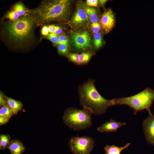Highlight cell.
Instances as JSON below:
<instances>
[{"mask_svg": "<svg viewBox=\"0 0 154 154\" xmlns=\"http://www.w3.org/2000/svg\"><path fill=\"white\" fill-rule=\"evenodd\" d=\"M14 114L7 104L0 107V116L10 119Z\"/></svg>", "mask_w": 154, "mask_h": 154, "instance_id": "obj_16", "label": "cell"}, {"mask_svg": "<svg viewBox=\"0 0 154 154\" xmlns=\"http://www.w3.org/2000/svg\"><path fill=\"white\" fill-rule=\"evenodd\" d=\"M79 54L75 53H71L68 56L69 60L75 64L79 65Z\"/></svg>", "mask_w": 154, "mask_h": 154, "instance_id": "obj_23", "label": "cell"}, {"mask_svg": "<svg viewBox=\"0 0 154 154\" xmlns=\"http://www.w3.org/2000/svg\"><path fill=\"white\" fill-rule=\"evenodd\" d=\"M7 148L11 154H22L25 150L22 142L16 139L11 140Z\"/></svg>", "mask_w": 154, "mask_h": 154, "instance_id": "obj_12", "label": "cell"}, {"mask_svg": "<svg viewBox=\"0 0 154 154\" xmlns=\"http://www.w3.org/2000/svg\"><path fill=\"white\" fill-rule=\"evenodd\" d=\"M54 27L55 26L53 25H50L48 27L49 32L50 33H54Z\"/></svg>", "mask_w": 154, "mask_h": 154, "instance_id": "obj_32", "label": "cell"}, {"mask_svg": "<svg viewBox=\"0 0 154 154\" xmlns=\"http://www.w3.org/2000/svg\"><path fill=\"white\" fill-rule=\"evenodd\" d=\"M114 106L125 105L132 109L136 115L140 111L150 110L154 100V90L147 87L141 92L132 96L113 99Z\"/></svg>", "mask_w": 154, "mask_h": 154, "instance_id": "obj_4", "label": "cell"}, {"mask_svg": "<svg viewBox=\"0 0 154 154\" xmlns=\"http://www.w3.org/2000/svg\"><path fill=\"white\" fill-rule=\"evenodd\" d=\"M63 32L61 28L59 26H55L54 33L58 35L62 33Z\"/></svg>", "mask_w": 154, "mask_h": 154, "instance_id": "obj_31", "label": "cell"}, {"mask_svg": "<svg viewBox=\"0 0 154 154\" xmlns=\"http://www.w3.org/2000/svg\"><path fill=\"white\" fill-rule=\"evenodd\" d=\"M11 137L9 135L1 134L0 135V149L4 150L7 147L11 141Z\"/></svg>", "mask_w": 154, "mask_h": 154, "instance_id": "obj_17", "label": "cell"}, {"mask_svg": "<svg viewBox=\"0 0 154 154\" xmlns=\"http://www.w3.org/2000/svg\"><path fill=\"white\" fill-rule=\"evenodd\" d=\"M88 17L84 8L78 6L71 21V24L74 27L82 25L88 22Z\"/></svg>", "mask_w": 154, "mask_h": 154, "instance_id": "obj_11", "label": "cell"}, {"mask_svg": "<svg viewBox=\"0 0 154 154\" xmlns=\"http://www.w3.org/2000/svg\"><path fill=\"white\" fill-rule=\"evenodd\" d=\"M59 36L54 33H50L44 37V38L49 40L54 43L57 44Z\"/></svg>", "mask_w": 154, "mask_h": 154, "instance_id": "obj_22", "label": "cell"}, {"mask_svg": "<svg viewBox=\"0 0 154 154\" xmlns=\"http://www.w3.org/2000/svg\"><path fill=\"white\" fill-rule=\"evenodd\" d=\"M92 56V53L89 52H83L79 54V65L84 64L88 63Z\"/></svg>", "mask_w": 154, "mask_h": 154, "instance_id": "obj_18", "label": "cell"}, {"mask_svg": "<svg viewBox=\"0 0 154 154\" xmlns=\"http://www.w3.org/2000/svg\"><path fill=\"white\" fill-rule=\"evenodd\" d=\"M57 44H62L69 46V41L68 37L63 34L59 36Z\"/></svg>", "mask_w": 154, "mask_h": 154, "instance_id": "obj_24", "label": "cell"}, {"mask_svg": "<svg viewBox=\"0 0 154 154\" xmlns=\"http://www.w3.org/2000/svg\"><path fill=\"white\" fill-rule=\"evenodd\" d=\"M35 24V21L29 15L6 23L4 26V33L7 40L14 46L22 48L33 38Z\"/></svg>", "mask_w": 154, "mask_h": 154, "instance_id": "obj_3", "label": "cell"}, {"mask_svg": "<svg viewBox=\"0 0 154 154\" xmlns=\"http://www.w3.org/2000/svg\"><path fill=\"white\" fill-rule=\"evenodd\" d=\"M70 5L68 0L44 1L37 7L31 10L30 15L39 25L62 21L68 16Z\"/></svg>", "mask_w": 154, "mask_h": 154, "instance_id": "obj_2", "label": "cell"}, {"mask_svg": "<svg viewBox=\"0 0 154 154\" xmlns=\"http://www.w3.org/2000/svg\"><path fill=\"white\" fill-rule=\"evenodd\" d=\"M9 119L6 117L0 116V125H2L7 123Z\"/></svg>", "mask_w": 154, "mask_h": 154, "instance_id": "obj_29", "label": "cell"}, {"mask_svg": "<svg viewBox=\"0 0 154 154\" xmlns=\"http://www.w3.org/2000/svg\"><path fill=\"white\" fill-rule=\"evenodd\" d=\"M14 9L19 16L23 15L26 12L25 8L21 3H19L16 4L14 6Z\"/></svg>", "mask_w": 154, "mask_h": 154, "instance_id": "obj_20", "label": "cell"}, {"mask_svg": "<svg viewBox=\"0 0 154 154\" xmlns=\"http://www.w3.org/2000/svg\"><path fill=\"white\" fill-rule=\"evenodd\" d=\"M130 143H126L124 146L119 147L114 144L107 145L104 148L105 154H121L124 150L127 149L130 145Z\"/></svg>", "mask_w": 154, "mask_h": 154, "instance_id": "obj_14", "label": "cell"}, {"mask_svg": "<svg viewBox=\"0 0 154 154\" xmlns=\"http://www.w3.org/2000/svg\"><path fill=\"white\" fill-rule=\"evenodd\" d=\"M98 1L97 0H87L86 3L89 6L96 7L98 6Z\"/></svg>", "mask_w": 154, "mask_h": 154, "instance_id": "obj_28", "label": "cell"}, {"mask_svg": "<svg viewBox=\"0 0 154 154\" xmlns=\"http://www.w3.org/2000/svg\"><path fill=\"white\" fill-rule=\"evenodd\" d=\"M91 26L93 32L95 33H98L101 27L100 24L98 22L92 23Z\"/></svg>", "mask_w": 154, "mask_h": 154, "instance_id": "obj_27", "label": "cell"}, {"mask_svg": "<svg viewBox=\"0 0 154 154\" xmlns=\"http://www.w3.org/2000/svg\"><path fill=\"white\" fill-rule=\"evenodd\" d=\"M19 16L18 14L15 11H11L7 14L6 17L11 20L15 21L19 18Z\"/></svg>", "mask_w": 154, "mask_h": 154, "instance_id": "obj_25", "label": "cell"}, {"mask_svg": "<svg viewBox=\"0 0 154 154\" xmlns=\"http://www.w3.org/2000/svg\"><path fill=\"white\" fill-rule=\"evenodd\" d=\"M102 39L100 33H94V35L93 43L95 48L99 49L102 45Z\"/></svg>", "mask_w": 154, "mask_h": 154, "instance_id": "obj_19", "label": "cell"}, {"mask_svg": "<svg viewBox=\"0 0 154 154\" xmlns=\"http://www.w3.org/2000/svg\"><path fill=\"white\" fill-rule=\"evenodd\" d=\"M49 32L48 27L44 26L42 27L41 31V34L42 35L46 36L49 34Z\"/></svg>", "mask_w": 154, "mask_h": 154, "instance_id": "obj_30", "label": "cell"}, {"mask_svg": "<svg viewBox=\"0 0 154 154\" xmlns=\"http://www.w3.org/2000/svg\"><path fill=\"white\" fill-rule=\"evenodd\" d=\"M57 49L59 54L63 56L67 55L69 51L68 46L64 44H59Z\"/></svg>", "mask_w": 154, "mask_h": 154, "instance_id": "obj_21", "label": "cell"}, {"mask_svg": "<svg viewBox=\"0 0 154 154\" xmlns=\"http://www.w3.org/2000/svg\"><path fill=\"white\" fill-rule=\"evenodd\" d=\"M107 0H100L99 1V3L102 5H104L107 2Z\"/></svg>", "mask_w": 154, "mask_h": 154, "instance_id": "obj_33", "label": "cell"}, {"mask_svg": "<svg viewBox=\"0 0 154 154\" xmlns=\"http://www.w3.org/2000/svg\"><path fill=\"white\" fill-rule=\"evenodd\" d=\"M92 114L88 110L69 107L65 110L62 119L64 123L75 131L87 129L92 125Z\"/></svg>", "mask_w": 154, "mask_h": 154, "instance_id": "obj_5", "label": "cell"}, {"mask_svg": "<svg viewBox=\"0 0 154 154\" xmlns=\"http://www.w3.org/2000/svg\"><path fill=\"white\" fill-rule=\"evenodd\" d=\"M95 144L93 138L86 136H72L68 141L70 151L74 154H90Z\"/></svg>", "mask_w": 154, "mask_h": 154, "instance_id": "obj_6", "label": "cell"}, {"mask_svg": "<svg viewBox=\"0 0 154 154\" xmlns=\"http://www.w3.org/2000/svg\"><path fill=\"white\" fill-rule=\"evenodd\" d=\"M6 96L1 90L0 91V107L7 104Z\"/></svg>", "mask_w": 154, "mask_h": 154, "instance_id": "obj_26", "label": "cell"}, {"mask_svg": "<svg viewBox=\"0 0 154 154\" xmlns=\"http://www.w3.org/2000/svg\"><path fill=\"white\" fill-rule=\"evenodd\" d=\"M71 38L74 45L78 49L85 50L90 47L91 37L87 31L75 32L71 35Z\"/></svg>", "mask_w": 154, "mask_h": 154, "instance_id": "obj_7", "label": "cell"}, {"mask_svg": "<svg viewBox=\"0 0 154 154\" xmlns=\"http://www.w3.org/2000/svg\"><path fill=\"white\" fill-rule=\"evenodd\" d=\"M100 24L103 30L106 33L113 29L115 23L114 15L111 9L105 11L100 19Z\"/></svg>", "mask_w": 154, "mask_h": 154, "instance_id": "obj_9", "label": "cell"}, {"mask_svg": "<svg viewBox=\"0 0 154 154\" xmlns=\"http://www.w3.org/2000/svg\"><path fill=\"white\" fill-rule=\"evenodd\" d=\"M95 82L94 80L88 79L79 86V101L83 108L96 115H101L109 107L114 106V102L113 99H106L100 94L95 87Z\"/></svg>", "mask_w": 154, "mask_h": 154, "instance_id": "obj_1", "label": "cell"}, {"mask_svg": "<svg viewBox=\"0 0 154 154\" xmlns=\"http://www.w3.org/2000/svg\"><path fill=\"white\" fill-rule=\"evenodd\" d=\"M7 104L13 113L14 115L17 114L23 110V104L20 101L16 100L11 97L6 96Z\"/></svg>", "mask_w": 154, "mask_h": 154, "instance_id": "obj_13", "label": "cell"}, {"mask_svg": "<svg viewBox=\"0 0 154 154\" xmlns=\"http://www.w3.org/2000/svg\"><path fill=\"white\" fill-rule=\"evenodd\" d=\"M148 117L142 123L144 133L146 141L154 146V115L148 111Z\"/></svg>", "mask_w": 154, "mask_h": 154, "instance_id": "obj_8", "label": "cell"}, {"mask_svg": "<svg viewBox=\"0 0 154 154\" xmlns=\"http://www.w3.org/2000/svg\"><path fill=\"white\" fill-rule=\"evenodd\" d=\"M83 8L92 23H97L98 17L96 9L93 7L87 6L83 7Z\"/></svg>", "mask_w": 154, "mask_h": 154, "instance_id": "obj_15", "label": "cell"}, {"mask_svg": "<svg viewBox=\"0 0 154 154\" xmlns=\"http://www.w3.org/2000/svg\"><path fill=\"white\" fill-rule=\"evenodd\" d=\"M126 125V123L117 121L110 119L109 121L104 123L101 125L97 128L98 131L104 132H116L119 128Z\"/></svg>", "mask_w": 154, "mask_h": 154, "instance_id": "obj_10", "label": "cell"}]
</instances>
